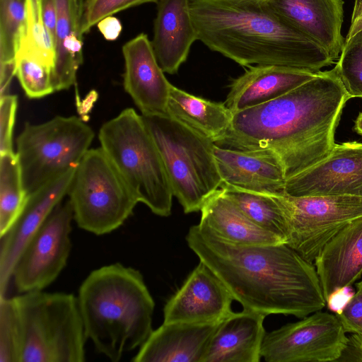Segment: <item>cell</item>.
I'll return each instance as SVG.
<instances>
[{"label": "cell", "mask_w": 362, "mask_h": 362, "mask_svg": "<svg viewBox=\"0 0 362 362\" xmlns=\"http://www.w3.org/2000/svg\"><path fill=\"white\" fill-rule=\"evenodd\" d=\"M220 188L254 223L287 243L290 225L285 193L255 192L225 184Z\"/></svg>", "instance_id": "cell-27"}, {"label": "cell", "mask_w": 362, "mask_h": 362, "mask_svg": "<svg viewBox=\"0 0 362 362\" xmlns=\"http://www.w3.org/2000/svg\"><path fill=\"white\" fill-rule=\"evenodd\" d=\"M265 317L246 309L230 312L214 333L202 362H259Z\"/></svg>", "instance_id": "cell-23"}, {"label": "cell", "mask_w": 362, "mask_h": 362, "mask_svg": "<svg viewBox=\"0 0 362 362\" xmlns=\"http://www.w3.org/2000/svg\"><path fill=\"white\" fill-rule=\"evenodd\" d=\"M337 315L322 310L266 332L261 356L267 362H330L341 356L348 337Z\"/></svg>", "instance_id": "cell-12"}, {"label": "cell", "mask_w": 362, "mask_h": 362, "mask_svg": "<svg viewBox=\"0 0 362 362\" xmlns=\"http://www.w3.org/2000/svg\"><path fill=\"white\" fill-rule=\"evenodd\" d=\"M163 322L134 356V362H202L219 323Z\"/></svg>", "instance_id": "cell-19"}, {"label": "cell", "mask_w": 362, "mask_h": 362, "mask_svg": "<svg viewBox=\"0 0 362 362\" xmlns=\"http://www.w3.org/2000/svg\"><path fill=\"white\" fill-rule=\"evenodd\" d=\"M157 4L151 45L162 70L174 74L198 40L189 0H160Z\"/></svg>", "instance_id": "cell-22"}, {"label": "cell", "mask_w": 362, "mask_h": 362, "mask_svg": "<svg viewBox=\"0 0 362 362\" xmlns=\"http://www.w3.org/2000/svg\"><path fill=\"white\" fill-rule=\"evenodd\" d=\"M16 76L29 98H40L53 93V69L40 60L16 55Z\"/></svg>", "instance_id": "cell-32"}, {"label": "cell", "mask_w": 362, "mask_h": 362, "mask_svg": "<svg viewBox=\"0 0 362 362\" xmlns=\"http://www.w3.org/2000/svg\"><path fill=\"white\" fill-rule=\"evenodd\" d=\"M160 0H86L81 18V33L86 34L103 18L129 8Z\"/></svg>", "instance_id": "cell-33"}, {"label": "cell", "mask_w": 362, "mask_h": 362, "mask_svg": "<svg viewBox=\"0 0 362 362\" xmlns=\"http://www.w3.org/2000/svg\"><path fill=\"white\" fill-rule=\"evenodd\" d=\"M0 362H18L16 327L6 296L0 297Z\"/></svg>", "instance_id": "cell-34"}, {"label": "cell", "mask_w": 362, "mask_h": 362, "mask_svg": "<svg viewBox=\"0 0 362 362\" xmlns=\"http://www.w3.org/2000/svg\"><path fill=\"white\" fill-rule=\"evenodd\" d=\"M18 362H83L86 335L77 296L42 291L10 298Z\"/></svg>", "instance_id": "cell-5"}, {"label": "cell", "mask_w": 362, "mask_h": 362, "mask_svg": "<svg viewBox=\"0 0 362 362\" xmlns=\"http://www.w3.org/2000/svg\"><path fill=\"white\" fill-rule=\"evenodd\" d=\"M189 7L198 40L243 66L272 64L317 73L334 63L264 3L189 0Z\"/></svg>", "instance_id": "cell-3"}, {"label": "cell", "mask_w": 362, "mask_h": 362, "mask_svg": "<svg viewBox=\"0 0 362 362\" xmlns=\"http://www.w3.org/2000/svg\"><path fill=\"white\" fill-rule=\"evenodd\" d=\"M349 99L334 67L320 71L279 98L233 113L226 136L217 145L271 149L288 180L328 156Z\"/></svg>", "instance_id": "cell-1"}, {"label": "cell", "mask_w": 362, "mask_h": 362, "mask_svg": "<svg viewBox=\"0 0 362 362\" xmlns=\"http://www.w3.org/2000/svg\"><path fill=\"white\" fill-rule=\"evenodd\" d=\"M167 115L216 144L226 136L233 113L224 103L193 95L171 85Z\"/></svg>", "instance_id": "cell-26"}, {"label": "cell", "mask_w": 362, "mask_h": 362, "mask_svg": "<svg viewBox=\"0 0 362 362\" xmlns=\"http://www.w3.org/2000/svg\"><path fill=\"white\" fill-rule=\"evenodd\" d=\"M25 16V0H0V65L15 64Z\"/></svg>", "instance_id": "cell-30"}, {"label": "cell", "mask_w": 362, "mask_h": 362, "mask_svg": "<svg viewBox=\"0 0 362 362\" xmlns=\"http://www.w3.org/2000/svg\"><path fill=\"white\" fill-rule=\"evenodd\" d=\"M186 240L243 309L303 318L327 304L315 267L286 243L233 244L199 224Z\"/></svg>", "instance_id": "cell-2"}, {"label": "cell", "mask_w": 362, "mask_h": 362, "mask_svg": "<svg viewBox=\"0 0 362 362\" xmlns=\"http://www.w3.org/2000/svg\"><path fill=\"white\" fill-rule=\"evenodd\" d=\"M18 98L6 94L0 97V153H12L13 129L15 122Z\"/></svg>", "instance_id": "cell-35"}, {"label": "cell", "mask_w": 362, "mask_h": 362, "mask_svg": "<svg viewBox=\"0 0 362 362\" xmlns=\"http://www.w3.org/2000/svg\"><path fill=\"white\" fill-rule=\"evenodd\" d=\"M27 198L16 153L12 152L1 154L0 237L14 225L23 211Z\"/></svg>", "instance_id": "cell-29"}, {"label": "cell", "mask_w": 362, "mask_h": 362, "mask_svg": "<svg viewBox=\"0 0 362 362\" xmlns=\"http://www.w3.org/2000/svg\"><path fill=\"white\" fill-rule=\"evenodd\" d=\"M123 83L142 115H167L171 83L167 80L147 35L140 33L122 46Z\"/></svg>", "instance_id": "cell-17"}, {"label": "cell", "mask_w": 362, "mask_h": 362, "mask_svg": "<svg viewBox=\"0 0 362 362\" xmlns=\"http://www.w3.org/2000/svg\"><path fill=\"white\" fill-rule=\"evenodd\" d=\"M199 225L226 242L243 245L285 243L249 218L220 188L204 204Z\"/></svg>", "instance_id": "cell-24"}, {"label": "cell", "mask_w": 362, "mask_h": 362, "mask_svg": "<svg viewBox=\"0 0 362 362\" xmlns=\"http://www.w3.org/2000/svg\"><path fill=\"white\" fill-rule=\"evenodd\" d=\"M94 136L92 128L76 116L26 123L17 138L16 153L27 194L76 168Z\"/></svg>", "instance_id": "cell-8"}, {"label": "cell", "mask_w": 362, "mask_h": 362, "mask_svg": "<svg viewBox=\"0 0 362 362\" xmlns=\"http://www.w3.org/2000/svg\"><path fill=\"white\" fill-rule=\"evenodd\" d=\"M362 30V0H355L351 25L345 40Z\"/></svg>", "instance_id": "cell-40"}, {"label": "cell", "mask_w": 362, "mask_h": 362, "mask_svg": "<svg viewBox=\"0 0 362 362\" xmlns=\"http://www.w3.org/2000/svg\"><path fill=\"white\" fill-rule=\"evenodd\" d=\"M285 202L290 225L286 244L310 263L332 237L362 216V196L285 194Z\"/></svg>", "instance_id": "cell-10"}, {"label": "cell", "mask_w": 362, "mask_h": 362, "mask_svg": "<svg viewBox=\"0 0 362 362\" xmlns=\"http://www.w3.org/2000/svg\"><path fill=\"white\" fill-rule=\"evenodd\" d=\"M25 21L18 39L16 56L37 59L54 71L55 42L44 22L41 0H25Z\"/></svg>", "instance_id": "cell-28"}, {"label": "cell", "mask_w": 362, "mask_h": 362, "mask_svg": "<svg viewBox=\"0 0 362 362\" xmlns=\"http://www.w3.org/2000/svg\"><path fill=\"white\" fill-rule=\"evenodd\" d=\"M247 68L233 80L224 103L233 113L279 98L312 79L317 74L272 64Z\"/></svg>", "instance_id": "cell-20"}, {"label": "cell", "mask_w": 362, "mask_h": 362, "mask_svg": "<svg viewBox=\"0 0 362 362\" xmlns=\"http://www.w3.org/2000/svg\"><path fill=\"white\" fill-rule=\"evenodd\" d=\"M41 2L44 22L54 38L57 21V0H41Z\"/></svg>", "instance_id": "cell-39"}, {"label": "cell", "mask_w": 362, "mask_h": 362, "mask_svg": "<svg viewBox=\"0 0 362 362\" xmlns=\"http://www.w3.org/2000/svg\"><path fill=\"white\" fill-rule=\"evenodd\" d=\"M234 300L215 273L203 262L166 303L163 322L216 323L230 312Z\"/></svg>", "instance_id": "cell-14"}, {"label": "cell", "mask_w": 362, "mask_h": 362, "mask_svg": "<svg viewBox=\"0 0 362 362\" xmlns=\"http://www.w3.org/2000/svg\"><path fill=\"white\" fill-rule=\"evenodd\" d=\"M284 193L292 197L362 196V143L335 144L321 161L286 180Z\"/></svg>", "instance_id": "cell-13"}, {"label": "cell", "mask_w": 362, "mask_h": 362, "mask_svg": "<svg viewBox=\"0 0 362 362\" xmlns=\"http://www.w3.org/2000/svg\"><path fill=\"white\" fill-rule=\"evenodd\" d=\"M268 9L321 47L334 62L345 38L341 34L343 0H268Z\"/></svg>", "instance_id": "cell-16"}, {"label": "cell", "mask_w": 362, "mask_h": 362, "mask_svg": "<svg viewBox=\"0 0 362 362\" xmlns=\"http://www.w3.org/2000/svg\"><path fill=\"white\" fill-rule=\"evenodd\" d=\"M314 264L325 300L362 274V216L339 230L322 248Z\"/></svg>", "instance_id": "cell-21"}, {"label": "cell", "mask_w": 362, "mask_h": 362, "mask_svg": "<svg viewBox=\"0 0 362 362\" xmlns=\"http://www.w3.org/2000/svg\"><path fill=\"white\" fill-rule=\"evenodd\" d=\"M100 147L139 202L156 215L171 214L173 189L158 148L144 120L132 107L100 127Z\"/></svg>", "instance_id": "cell-6"}, {"label": "cell", "mask_w": 362, "mask_h": 362, "mask_svg": "<svg viewBox=\"0 0 362 362\" xmlns=\"http://www.w3.org/2000/svg\"><path fill=\"white\" fill-rule=\"evenodd\" d=\"M77 299L87 339L112 361L139 349L153 331L155 303L134 267L117 262L92 271Z\"/></svg>", "instance_id": "cell-4"}, {"label": "cell", "mask_w": 362, "mask_h": 362, "mask_svg": "<svg viewBox=\"0 0 362 362\" xmlns=\"http://www.w3.org/2000/svg\"><path fill=\"white\" fill-rule=\"evenodd\" d=\"M356 287V292L336 315L346 333L362 336V281Z\"/></svg>", "instance_id": "cell-36"}, {"label": "cell", "mask_w": 362, "mask_h": 362, "mask_svg": "<svg viewBox=\"0 0 362 362\" xmlns=\"http://www.w3.org/2000/svg\"><path fill=\"white\" fill-rule=\"evenodd\" d=\"M248 1H256L261 2V3H264L268 0H248Z\"/></svg>", "instance_id": "cell-42"}, {"label": "cell", "mask_w": 362, "mask_h": 362, "mask_svg": "<svg viewBox=\"0 0 362 362\" xmlns=\"http://www.w3.org/2000/svg\"><path fill=\"white\" fill-rule=\"evenodd\" d=\"M354 130L362 136V112H360L355 120Z\"/></svg>", "instance_id": "cell-41"}, {"label": "cell", "mask_w": 362, "mask_h": 362, "mask_svg": "<svg viewBox=\"0 0 362 362\" xmlns=\"http://www.w3.org/2000/svg\"><path fill=\"white\" fill-rule=\"evenodd\" d=\"M214 156L222 184L255 192L284 193V165L272 150L236 149L215 144Z\"/></svg>", "instance_id": "cell-18"}, {"label": "cell", "mask_w": 362, "mask_h": 362, "mask_svg": "<svg viewBox=\"0 0 362 362\" xmlns=\"http://www.w3.org/2000/svg\"><path fill=\"white\" fill-rule=\"evenodd\" d=\"M362 362V336L351 334L348 337V341L341 356L337 361Z\"/></svg>", "instance_id": "cell-37"}, {"label": "cell", "mask_w": 362, "mask_h": 362, "mask_svg": "<svg viewBox=\"0 0 362 362\" xmlns=\"http://www.w3.org/2000/svg\"><path fill=\"white\" fill-rule=\"evenodd\" d=\"M334 68L349 98H362V30L345 40Z\"/></svg>", "instance_id": "cell-31"}, {"label": "cell", "mask_w": 362, "mask_h": 362, "mask_svg": "<svg viewBox=\"0 0 362 362\" xmlns=\"http://www.w3.org/2000/svg\"><path fill=\"white\" fill-rule=\"evenodd\" d=\"M71 204L61 202L21 251L11 279L19 293L42 291L66 267L71 250Z\"/></svg>", "instance_id": "cell-11"}, {"label": "cell", "mask_w": 362, "mask_h": 362, "mask_svg": "<svg viewBox=\"0 0 362 362\" xmlns=\"http://www.w3.org/2000/svg\"><path fill=\"white\" fill-rule=\"evenodd\" d=\"M68 195L77 226L97 235L119 228L139 203L101 147L86 153Z\"/></svg>", "instance_id": "cell-9"}, {"label": "cell", "mask_w": 362, "mask_h": 362, "mask_svg": "<svg viewBox=\"0 0 362 362\" xmlns=\"http://www.w3.org/2000/svg\"><path fill=\"white\" fill-rule=\"evenodd\" d=\"M83 3V0H57L53 71L55 91L69 89L76 83L77 71L83 63V41L81 26Z\"/></svg>", "instance_id": "cell-25"}, {"label": "cell", "mask_w": 362, "mask_h": 362, "mask_svg": "<svg viewBox=\"0 0 362 362\" xmlns=\"http://www.w3.org/2000/svg\"><path fill=\"white\" fill-rule=\"evenodd\" d=\"M142 117L162 157L173 196L185 213L201 211L222 185L214 156L216 144L168 115Z\"/></svg>", "instance_id": "cell-7"}, {"label": "cell", "mask_w": 362, "mask_h": 362, "mask_svg": "<svg viewBox=\"0 0 362 362\" xmlns=\"http://www.w3.org/2000/svg\"><path fill=\"white\" fill-rule=\"evenodd\" d=\"M76 168L28 194L18 218L12 228L0 237V297L6 296L15 264L23 247L68 194Z\"/></svg>", "instance_id": "cell-15"}, {"label": "cell", "mask_w": 362, "mask_h": 362, "mask_svg": "<svg viewBox=\"0 0 362 362\" xmlns=\"http://www.w3.org/2000/svg\"><path fill=\"white\" fill-rule=\"evenodd\" d=\"M97 26L103 37L110 41L117 40L122 28L119 20L113 16L103 18L98 23Z\"/></svg>", "instance_id": "cell-38"}]
</instances>
